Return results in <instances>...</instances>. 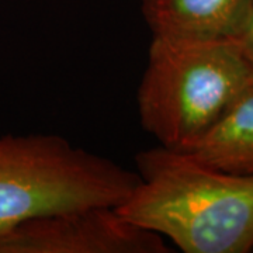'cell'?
<instances>
[{"label": "cell", "mask_w": 253, "mask_h": 253, "mask_svg": "<svg viewBox=\"0 0 253 253\" xmlns=\"http://www.w3.org/2000/svg\"><path fill=\"white\" fill-rule=\"evenodd\" d=\"M249 89L253 75L232 38L152 36L136 91L141 126L180 151Z\"/></svg>", "instance_id": "cell-2"}, {"label": "cell", "mask_w": 253, "mask_h": 253, "mask_svg": "<svg viewBox=\"0 0 253 253\" xmlns=\"http://www.w3.org/2000/svg\"><path fill=\"white\" fill-rule=\"evenodd\" d=\"M162 236L116 207L65 210L31 218L0 235V253H169Z\"/></svg>", "instance_id": "cell-4"}, {"label": "cell", "mask_w": 253, "mask_h": 253, "mask_svg": "<svg viewBox=\"0 0 253 253\" xmlns=\"http://www.w3.org/2000/svg\"><path fill=\"white\" fill-rule=\"evenodd\" d=\"M253 0H141L152 36L234 38L245 27Z\"/></svg>", "instance_id": "cell-5"}, {"label": "cell", "mask_w": 253, "mask_h": 253, "mask_svg": "<svg viewBox=\"0 0 253 253\" xmlns=\"http://www.w3.org/2000/svg\"><path fill=\"white\" fill-rule=\"evenodd\" d=\"M139 180L116 210L186 253L253 248V176L207 166L165 146L135 158Z\"/></svg>", "instance_id": "cell-1"}, {"label": "cell", "mask_w": 253, "mask_h": 253, "mask_svg": "<svg viewBox=\"0 0 253 253\" xmlns=\"http://www.w3.org/2000/svg\"><path fill=\"white\" fill-rule=\"evenodd\" d=\"M138 173L55 134L0 136V235L65 210L117 207Z\"/></svg>", "instance_id": "cell-3"}, {"label": "cell", "mask_w": 253, "mask_h": 253, "mask_svg": "<svg viewBox=\"0 0 253 253\" xmlns=\"http://www.w3.org/2000/svg\"><path fill=\"white\" fill-rule=\"evenodd\" d=\"M177 152L224 172L253 176V89L241 94L203 135Z\"/></svg>", "instance_id": "cell-6"}, {"label": "cell", "mask_w": 253, "mask_h": 253, "mask_svg": "<svg viewBox=\"0 0 253 253\" xmlns=\"http://www.w3.org/2000/svg\"><path fill=\"white\" fill-rule=\"evenodd\" d=\"M232 40L235 41V44L239 48L245 61L249 65L251 72L253 75V9L245 27L242 28V31L236 37H234Z\"/></svg>", "instance_id": "cell-7"}]
</instances>
